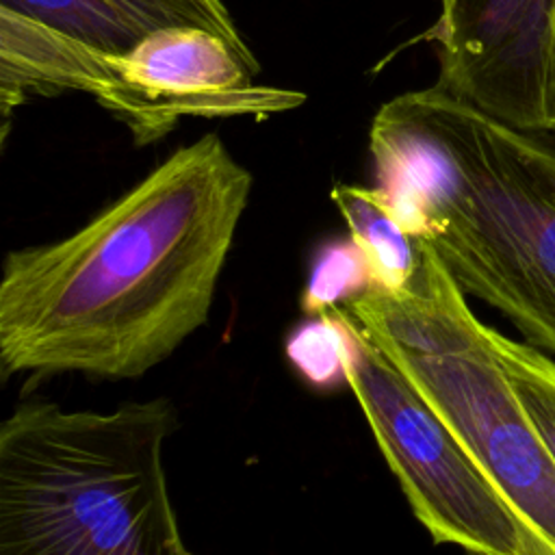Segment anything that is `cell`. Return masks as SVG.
I'll return each mask as SVG.
<instances>
[{
    "label": "cell",
    "instance_id": "cell-1",
    "mask_svg": "<svg viewBox=\"0 0 555 555\" xmlns=\"http://www.w3.org/2000/svg\"><path fill=\"white\" fill-rule=\"evenodd\" d=\"M251 173L208 132L72 234L11 249L0 369L137 379L208 323Z\"/></svg>",
    "mask_w": 555,
    "mask_h": 555
},
{
    "label": "cell",
    "instance_id": "cell-2",
    "mask_svg": "<svg viewBox=\"0 0 555 555\" xmlns=\"http://www.w3.org/2000/svg\"><path fill=\"white\" fill-rule=\"evenodd\" d=\"M375 186L466 295L555 353V150L438 87L371 119Z\"/></svg>",
    "mask_w": 555,
    "mask_h": 555
},
{
    "label": "cell",
    "instance_id": "cell-3",
    "mask_svg": "<svg viewBox=\"0 0 555 555\" xmlns=\"http://www.w3.org/2000/svg\"><path fill=\"white\" fill-rule=\"evenodd\" d=\"M178 425L167 397L17 403L0 423V555H193L163 462Z\"/></svg>",
    "mask_w": 555,
    "mask_h": 555
},
{
    "label": "cell",
    "instance_id": "cell-4",
    "mask_svg": "<svg viewBox=\"0 0 555 555\" xmlns=\"http://www.w3.org/2000/svg\"><path fill=\"white\" fill-rule=\"evenodd\" d=\"M403 293L366 291L340 308L451 429L544 555H555V460L499 364L488 325L423 241Z\"/></svg>",
    "mask_w": 555,
    "mask_h": 555
},
{
    "label": "cell",
    "instance_id": "cell-5",
    "mask_svg": "<svg viewBox=\"0 0 555 555\" xmlns=\"http://www.w3.org/2000/svg\"><path fill=\"white\" fill-rule=\"evenodd\" d=\"M260 63L225 37L176 26L124 54H104L0 9V104L4 126L35 93L82 91L128 126L137 145L160 141L184 117H269L306 95L256 85Z\"/></svg>",
    "mask_w": 555,
    "mask_h": 555
},
{
    "label": "cell",
    "instance_id": "cell-6",
    "mask_svg": "<svg viewBox=\"0 0 555 555\" xmlns=\"http://www.w3.org/2000/svg\"><path fill=\"white\" fill-rule=\"evenodd\" d=\"M330 310L345 330V386L431 542L468 555H544L427 401L340 306Z\"/></svg>",
    "mask_w": 555,
    "mask_h": 555
},
{
    "label": "cell",
    "instance_id": "cell-7",
    "mask_svg": "<svg viewBox=\"0 0 555 555\" xmlns=\"http://www.w3.org/2000/svg\"><path fill=\"white\" fill-rule=\"evenodd\" d=\"M434 87L522 132L555 130V0H438Z\"/></svg>",
    "mask_w": 555,
    "mask_h": 555
},
{
    "label": "cell",
    "instance_id": "cell-8",
    "mask_svg": "<svg viewBox=\"0 0 555 555\" xmlns=\"http://www.w3.org/2000/svg\"><path fill=\"white\" fill-rule=\"evenodd\" d=\"M0 9L104 54H124L152 33L176 26L212 30L254 54L223 0H0Z\"/></svg>",
    "mask_w": 555,
    "mask_h": 555
},
{
    "label": "cell",
    "instance_id": "cell-9",
    "mask_svg": "<svg viewBox=\"0 0 555 555\" xmlns=\"http://www.w3.org/2000/svg\"><path fill=\"white\" fill-rule=\"evenodd\" d=\"M353 245L360 249L373 291L403 293L414 286L423 254L421 243L377 186L336 182L330 191Z\"/></svg>",
    "mask_w": 555,
    "mask_h": 555
},
{
    "label": "cell",
    "instance_id": "cell-10",
    "mask_svg": "<svg viewBox=\"0 0 555 555\" xmlns=\"http://www.w3.org/2000/svg\"><path fill=\"white\" fill-rule=\"evenodd\" d=\"M488 340L520 405L555 460V360L490 325Z\"/></svg>",
    "mask_w": 555,
    "mask_h": 555
},
{
    "label": "cell",
    "instance_id": "cell-11",
    "mask_svg": "<svg viewBox=\"0 0 555 555\" xmlns=\"http://www.w3.org/2000/svg\"><path fill=\"white\" fill-rule=\"evenodd\" d=\"M373 288L366 262L353 241L332 243L314 258L306 288L301 293V310L308 317L325 314L334 306Z\"/></svg>",
    "mask_w": 555,
    "mask_h": 555
},
{
    "label": "cell",
    "instance_id": "cell-12",
    "mask_svg": "<svg viewBox=\"0 0 555 555\" xmlns=\"http://www.w3.org/2000/svg\"><path fill=\"white\" fill-rule=\"evenodd\" d=\"M343 353L345 330L332 310L310 317L286 340V358L314 388H336L345 384Z\"/></svg>",
    "mask_w": 555,
    "mask_h": 555
}]
</instances>
